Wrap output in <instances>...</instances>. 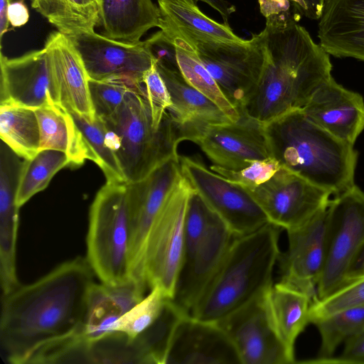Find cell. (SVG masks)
<instances>
[{
    "label": "cell",
    "instance_id": "cell-35",
    "mask_svg": "<svg viewBox=\"0 0 364 364\" xmlns=\"http://www.w3.org/2000/svg\"><path fill=\"white\" fill-rule=\"evenodd\" d=\"M87 142L97 158V165L103 171L107 182L126 183L117 159L108 146L103 122L95 120L75 112L68 111Z\"/></svg>",
    "mask_w": 364,
    "mask_h": 364
},
{
    "label": "cell",
    "instance_id": "cell-7",
    "mask_svg": "<svg viewBox=\"0 0 364 364\" xmlns=\"http://www.w3.org/2000/svg\"><path fill=\"white\" fill-rule=\"evenodd\" d=\"M193 188L183 173L167 196L149 232L144 255V274L149 289L159 287L174 295L184 255L185 217Z\"/></svg>",
    "mask_w": 364,
    "mask_h": 364
},
{
    "label": "cell",
    "instance_id": "cell-27",
    "mask_svg": "<svg viewBox=\"0 0 364 364\" xmlns=\"http://www.w3.org/2000/svg\"><path fill=\"white\" fill-rule=\"evenodd\" d=\"M41 134L40 150L55 149L65 153L70 166H80L85 160L97 164V158L70 112L57 105L35 109Z\"/></svg>",
    "mask_w": 364,
    "mask_h": 364
},
{
    "label": "cell",
    "instance_id": "cell-33",
    "mask_svg": "<svg viewBox=\"0 0 364 364\" xmlns=\"http://www.w3.org/2000/svg\"><path fill=\"white\" fill-rule=\"evenodd\" d=\"M313 323L321 336L318 358L311 362L321 363L333 356L339 345L364 329V304L348 307Z\"/></svg>",
    "mask_w": 364,
    "mask_h": 364
},
{
    "label": "cell",
    "instance_id": "cell-47",
    "mask_svg": "<svg viewBox=\"0 0 364 364\" xmlns=\"http://www.w3.org/2000/svg\"><path fill=\"white\" fill-rule=\"evenodd\" d=\"M194 2L196 4L198 1H203L206 4H208L209 6L213 7L214 9H215L217 11H218L220 15L222 16L225 23L228 25V18L229 15L235 11V8L232 6H230L228 4L227 2H225L223 0H188Z\"/></svg>",
    "mask_w": 364,
    "mask_h": 364
},
{
    "label": "cell",
    "instance_id": "cell-12",
    "mask_svg": "<svg viewBox=\"0 0 364 364\" xmlns=\"http://www.w3.org/2000/svg\"><path fill=\"white\" fill-rule=\"evenodd\" d=\"M248 191L269 222L286 231L303 225L326 208L332 195L282 167L268 181Z\"/></svg>",
    "mask_w": 364,
    "mask_h": 364
},
{
    "label": "cell",
    "instance_id": "cell-38",
    "mask_svg": "<svg viewBox=\"0 0 364 364\" xmlns=\"http://www.w3.org/2000/svg\"><path fill=\"white\" fill-rule=\"evenodd\" d=\"M213 213V210L193 190L185 217L183 259L191 255L203 240Z\"/></svg>",
    "mask_w": 364,
    "mask_h": 364
},
{
    "label": "cell",
    "instance_id": "cell-25",
    "mask_svg": "<svg viewBox=\"0 0 364 364\" xmlns=\"http://www.w3.org/2000/svg\"><path fill=\"white\" fill-rule=\"evenodd\" d=\"M103 35L127 43H138L151 28L161 27L159 6L151 0H98Z\"/></svg>",
    "mask_w": 364,
    "mask_h": 364
},
{
    "label": "cell",
    "instance_id": "cell-24",
    "mask_svg": "<svg viewBox=\"0 0 364 364\" xmlns=\"http://www.w3.org/2000/svg\"><path fill=\"white\" fill-rule=\"evenodd\" d=\"M318 37L329 55L364 62V0H325Z\"/></svg>",
    "mask_w": 364,
    "mask_h": 364
},
{
    "label": "cell",
    "instance_id": "cell-36",
    "mask_svg": "<svg viewBox=\"0 0 364 364\" xmlns=\"http://www.w3.org/2000/svg\"><path fill=\"white\" fill-rule=\"evenodd\" d=\"M167 299L159 287H153L118 321L114 333L124 334L129 341L134 340L157 319Z\"/></svg>",
    "mask_w": 364,
    "mask_h": 364
},
{
    "label": "cell",
    "instance_id": "cell-16",
    "mask_svg": "<svg viewBox=\"0 0 364 364\" xmlns=\"http://www.w3.org/2000/svg\"><path fill=\"white\" fill-rule=\"evenodd\" d=\"M192 142L212 165L227 169L239 170L272 156L264 124L243 112L236 122L208 125Z\"/></svg>",
    "mask_w": 364,
    "mask_h": 364
},
{
    "label": "cell",
    "instance_id": "cell-41",
    "mask_svg": "<svg viewBox=\"0 0 364 364\" xmlns=\"http://www.w3.org/2000/svg\"><path fill=\"white\" fill-rule=\"evenodd\" d=\"M142 85L150 106L153 126L155 129H159L172 102L168 88L155 62L145 73Z\"/></svg>",
    "mask_w": 364,
    "mask_h": 364
},
{
    "label": "cell",
    "instance_id": "cell-14",
    "mask_svg": "<svg viewBox=\"0 0 364 364\" xmlns=\"http://www.w3.org/2000/svg\"><path fill=\"white\" fill-rule=\"evenodd\" d=\"M287 232L288 247L278 260L279 282L307 294L314 301L326 259L327 208Z\"/></svg>",
    "mask_w": 364,
    "mask_h": 364
},
{
    "label": "cell",
    "instance_id": "cell-22",
    "mask_svg": "<svg viewBox=\"0 0 364 364\" xmlns=\"http://www.w3.org/2000/svg\"><path fill=\"white\" fill-rule=\"evenodd\" d=\"M43 48L61 105L68 111L95 120L89 90V76L81 58L68 36L59 31H53L47 37Z\"/></svg>",
    "mask_w": 364,
    "mask_h": 364
},
{
    "label": "cell",
    "instance_id": "cell-34",
    "mask_svg": "<svg viewBox=\"0 0 364 364\" xmlns=\"http://www.w3.org/2000/svg\"><path fill=\"white\" fill-rule=\"evenodd\" d=\"M67 166H70L68 155L55 149H42L32 159H25L16 196L18 208L45 189L54 175Z\"/></svg>",
    "mask_w": 364,
    "mask_h": 364
},
{
    "label": "cell",
    "instance_id": "cell-3",
    "mask_svg": "<svg viewBox=\"0 0 364 364\" xmlns=\"http://www.w3.org/2000/svg\"><path fill=\"white\" fill-rule=\"evenodd\" d=\"M271 155L284 168L337 196L353 187L358 153L301 109L264 124Z\"/></svg>",
    "mask_w": 364,
    "mask_h": 364
},
{
    "label": "cell",
    "instance_id": "cell-17",
    "mask_svg": "<svg viewBox=\"0 0 364 364\" xmlns=\"http://www.w3.org/2000/svg\"><path fill=\"white\" fill-rule=\"evenodd\" d=\"M0 67V105L62 106L44 48L14 58L1 52Z\"/></svg>",
    "mask_w": 364,
    "mask_h": 364
},
{
    "label": "cell",
    "instance_id": "cell-30",
    "mask_svg": "<svg viewBox=\"0 0 364 364\" xmlns=\"http://www.w3.org/2000/svg\"><path fill=\"white\" fill-rule=\"evenodd\" d=\"M32 8L65 36L100 25L98 0H31Z\"/></svg>",
    "mask_w": 364,
    "mask_h": 364
},
{
    "label": "cell",
    "instance_id": "cell-5",
    "mask_svg": "<svg viewBox=\"0 0 364 364\" xmlns=\"http://www.w3.org/2000/svg\"><path fill=\"white\" fill-rule=\"evenodd\" d=\"M100 120L126 183L139 181L166 161L179 158L176 127L168 111L160 127H154L142 83L126 93L112 115Z\"/></svg>",
    "mask_w": 364,
    "mask_h": 364
},
{
    "label": "cell",
    "instance_id": "cell-23",
    "mask_svg": "<svg viewBox=\"0 0 364 364\" xmlns=\"http://www.w3.org/2000/svg\"><path fill=\"white\" fill-rule=\"evenodd\" d=\"M156 67L170 94L172 104L167 111L181 142L192 141L208 125L232 122L213 101L190 85L180 71Z\"/></svg>",
    "mask_w": 364,
    "mask_h": 364
},
{
    "label": "cell",
    "instance_id": "cell-8",
    "mask_svg": "<svg viewBox=\"0 0 364 364\" xmlns=\"http://www.w3.org/2000/svg\"><path fill=\"white\" fill-rule=\"evenodd\" d=\"M364 245V193L355 184L327 207V254L316 299L337 291Z\"/></svg>",
    "mask_w": 364,
    "mask_h": 364
},
{
    "label": "cell",
    "instance_id": "cell-10",
    "mask_svg": "<svg viewBox=\"0 0 364 364\" xmlns=\"http://www.w3.org/2000/svg\"><path fill=\"white\" fill-rule=\"evenodd\" d=\"M179 163L193 190L235 237L254 232L269 223L247 190L213 171L196 156H179Z\"/></svg>",
    "mask_w": 364,
    "mask_h": 364
},
{
    "label": "cell",
    "instance_id": "cell-1",
    "mask_svg": "<svg viewBox=\"0 0 364 364\" xmlns=\"http://www.w3.org/2000/svg\"><path fill=\"white\" fill-rule=\"evenodd\" d=\"M93 277L87 259L77 257L2 295L0 346L6 360L27 364L37 351L77 333Z\"/></svg>",
    "mask_w": 364,
    "mask_h": 364
},
{
    "label": "cell",
    "instance_id": "cell-13",
    "mask_svg": "<svg viewBox=\"0 0 364 364\" xmlns=\"http://www.w3.org/2000/svg\"><path fill=\"white\" fill-rule=\"evenodd\" d=\"M79 54L90 79L122 80L136 87L154 60L144 41L127 43L93 31L67 36Z\"/></svg>",
    "mask_w": 364,
    "mask_h": 364
},
{
    "label": "cell",
    "instance_id": "cell-32",
    "mask_svg": "<svg viewBox=\"0 0 364 364\" xmlns=\"http://www.w3.org/2000/svg\"><path fill=\"white\" fill-rule=\"evenodd\" d=\"M0 136L16 154L28 160L39 151L41 134L35 109L0 105Z\"/></svg>",
    "mask_w": 364,
    "mask_h": 364
},
{
    "label": "cell",
    "instance_id": "cell-29",
    "mask_svg": "<svg viewBox=\"0 0 364 364\" xmlns=\"http://www.w3.org/2000/svg\"><path fill=\"white\" fill-rule=\"evenodd\" d=\"M168 299L157 319L142 333L128 341L134 363L166 364L176 327L186 315Z\"/></svg>",
    "mask_w": 364,
    "mask_h": 364
},
{
    "label": "cell",
    "instance_id": "cell-31",
    "mask_svg": "<svg viewBox=\"0 0 364 364\" xmlns=\"http://www.w3.org/2000/svg\"><path fill=\"white\" fill-rule=\"evenodd\" d=\"M164 31L173 38L179 70L186 81L213 101L230 121H237L240 117V112L223 94L194 48L177 33L169 31Z\"/></svg>",
    "mask_w": 364,
    "mask_h": 364
},
{
    "label": "cell",
    "instance_id": "cell-43",
    "mask_svg": "<svg viewBox=\"0 0 364 364\" xmlns=\"http://www.w3.org/2000/svg\"><path fill=\"white\" fill-rule=\"evenodd\" d=\"M144 42L156 65L169 70L180 71L176 46L171 34L160 30Z\"/></svg>",
    "mask_w": 364,
    "mask_h": 364
},
{
    "label": "cell",
    "instance_id": "cell-19",
    "mask_svg": "<svg viewBox=\"0 0 364 364\" xmlns=\"http://www.w3.org/2000/svg\"><path fill=\"white\" fill-rule=\"evenodd\" d=\"M301 110L315 124L352 145L364 129L363 97L332 77L314 92Z\"/></svg>",
    "mask_w": 364,
    "mask_h": 364
},
{
    "label": "cell",
    "instance_id": "cell-20",
    "mask_svg": "<svg viewBox=\"0 0 364 364\" xmlns=\"http://www.w3.org/2000/svg\"><path fill=\"white\" fill-rule=\"evenodd\" d=\"M166 364H241V361L218 323L186 314L175 331Z\"/></svg>",
    "mask_w": 364,
    "mask_h": 364
},
{
    "label": "cell",
    "instance_id": "cell-44",
    "mask_svg": "<svg viewBox=\"0 0 364 364\" xmlns=\"http://www.w3.org/2000/svg\"><path fill=\"white\" fill-rule=\"evenodd\" d=\"M321 363H364V329L345 342L342 353L331 357Z\"/></svg>",
    "mask_w": 364,
    "mask_h": 364
},
{
    "label": "cell",
    "instance_id": "cell-28",
    "mask_svg": "<svg viewBox=\"0 0 364 364\" xmlns=\"http://www.w3.org/2000/svg\"><path fill=\"white\" fill-rule=\"evenodd\" d=\"M162 21L161 30L177 33L188 41L242 42L229 25L205 16L188 0H158Z\"/></svg>",
    "mask_w": 364,
    "mask_h": 364
},
{
    "label": "cell",
    "instance_id": "cell-2",
    "mask_svg": "<svg viewBox=\"0 0 364 364\" xmlns=\"http://www.w3.org/2000/svg\"><path fill=\"white\" fill-rule=\"evenodd\" d=\"M265 62L258 83L240 111L262 123L301 109L331 76L329 54L297 22L266 24Z\"/></svg>",
    "mask_w": 364,
    "mask_h": 364
},
{
    "label": "cell",
    "instance_id": "cell-39",
    "mask_svg": "<svg viewBox=\"0 0 364 364\" xmlns=\"http://www.w3.org/2000/svg\"><path fill=\"white\" fill-rule=\"evenodd\" d=\"M282 166L272 156L252 161L239 170H231L211 165L210 168L228 181L247 191H252L272 178Z\"/></svg>",
    "mask_w": 364,
    "mask_h": 364
},
{
    "label": "cell",
    "instance_id": "cell-42",
    "mask_svg": "<svg viewBox=\"0 0 364 364\" xmlns=\"http://www.w3.org/2000/svg\"><path fill=\"white\" fill-rule=\"evenodd\" d=\"M262 14L266 18V24L282 25L298 22L305 15L306 7L303 0H258Z\"/></svg>",
    "mask_w": 364,
    "mask_h": 364
},
{
    "label": "cell",
    "instance_id": "cell-6",
    "mask_svg": "<svg viewBox=\"0 0 364 364\" xmlns=\"http://www.w3.org/2000/svg\"><path fill=\"white\" fill-rule=\"evenodd\" d=\"M87 260L102 283L119 285L131 280L130 225L125 183L107 182L90 210Z\"/></svg>",
    "mask_w": 364,
    "mask_h": 364
},
{
    "label": "cell",
    "instance_id": "cell-18",
    "mask_svg": "<svg viewBox=\"0 0 364 364\" xmlns=\"http://www.w3.org/2000/svg\"><path fill=\"white\" fill-rule=\"evenodd\" d=\"M235 237L226 224L213 212L203 240L183 259L171 299L186 314H190L205 292Z\"/></svg>",
    "mask_w": 364,
    "mask_h": 364
},
{
    "label": "cell",
    "instance_id": "cell-40",
    "mask_svg": "<svg viewBox=\"0 0 364 364\" xmlns=\"http://www.w3.org/2000/svg\"><path fill=\"white\" fill-rule=\"evenodd\" d=\"M364 304V277L333 292L323 299L314 300L311 306V323L342 309Z\"/></svg>",
    "mask_w": 364,
    "mask_h": 364
},
{
    "label": "cell",
    "instance_id": "cell-15",
    "mask_svg": "<svg viewBox=\"0 0 364 364\" xmlns=\"http://www.w3.org/2000/svg\"><path fill=\"white\" fill-rule=\"evenodd\" d=\"M217 323L232 341L241 364L296 363L295 354L284 346L270 323L264 294Z\"/></svg>",
    "mask_w": 364,
    "mask_h": 364
},
{
    "label": "cell",
    "instance_id": "cell-48",
    "mask_svg": "<svg viewBox=\"0 0 364 364\" xmlns=\"http://www.w3.org/2000/svg\"><path fill=\"white\" fill-rule=\"evenodd\" d=\"M306 11L304 16L314 20H318L323 10L325 0H303Z\"/></svg>",
    "mask_w": 364,
    "mask_h": 364
},
{
    "label": "cell",
    "instance_id": "cell-11",
    "mask_svg": "<svg viewBox=\"0 0 364 364\" xmlns=\"http://www.w3.org/2000/svg\"><path fill=\"white\" fill-rule=\"evenodd\" d=\"M181 174L179 158H172L144 178L125 183L130 225V277L146 287L144 255L147 236L159 210Z\"/></svg>",
    "mask_w": 364,
    "mask_h": 364
},
{
    "label": "cell",
    "instance_id": "cell-4",
    "mask_svg": "<svg viewBox=\"0 0 364 364\" xmlns=\"http://www.w3.org/2000/svg\"><path fill=\"white\" fill-rule=\"evenodd\" d=\"M281 228L267 223L235 237L217 273L189 315L218 322L255 299L273 284L281 252Z\"/></svg>",
    "mask_w": 364,
    "mask_h": 364
},
{
    "label": "cell",
    "instance_id": "cell-46",
    "mask_svg": "<svg viewBox=\"0 0 364 364\" xmlns=\"http://www.w3.org/2000/svg\"><path fill=\"white\" fill-rule=\"evenodd\" d=\"M364 277V245L348 270L340 288ZM339 288V289H340Z\"/></svg>",
    "mask_w": 364,
    "mask_h": 364
},
{
    "label": "cell",
    "instance_id": "cell-26",
    "mask_svg": "<svg viewBox=\"0 0 364 364\" xmlns=\"http://www.w3.org/2000/svg\"><path fill=\"white\" fill-rule=\"evenodd\" d=\"M313 300L306 294L280 282L264 294V304L270 323L282 343L294 354L297 338L310 320Z\"/></svg>",
    "mask_w": 364,
    "mask_h": 364
},
{
    "label": "cell",
    "instance_id": "cell-49",
    "mask_svg": "<svg viewBox=\"0 0 364 364\" xmlns=\"http://www.w3.org/2000/svg\"><path fill=\"white\" fill-rule=\"evenodd\" d=\"M10 4V0H0V38L1 41L4 34L9 28L8 9Z\"/></svg>",
    "mask_w": 364,
    "mask_h": 364
},
{
    "label": "cell",
    "instance_id": "cell-21",
    "mask_svg": "<svg viewBox=\"0 0 364 364\" xmlns=\"http://www.w3.org/2000/svg\"><path fill=\"white\" fill-rule=\"evenodd\" d=\"M146 289L134 279L119 285H91L80 330L87 352L92 344L114 333L118 321L144 297Z\"/></svg>",
    "mask_w": 364,
    "mask_h": 364
},
{
    "label": "cell",
    "instance_id": "cell-45",
    "mask_svg": "<svg viewBox=\"0 0 364 364\" xmlns=\"http://www.w3.org/2000/svg\"><path fill=\"white\" fill-rule=\"evenodd\" d=\"M9 23L14 27L25 25L29 20V11L23 0L10 3L8 9Z\"/></svg>",
    "mask_w": 364,
    "mask_h": 364
},
{
    "label": "cell",
    "instance_id": "cell-37",
    "mask_svg": "<svg viewBox=\"0 0 364 364\" xmlns=\"http://www.w3.org/2000/svg\"><path fill=\"white\" fill-rule=\"evenodd\" d=\"M91 103L96 118L112 115L122 104L126 93L135 86L122 80H94L89 78Z\"/></svg>",
    "mask_w": 364,
    "mask_h": 364
},
{
    "label": "cell",
    "instance_id": "cell-9",
    "mask_svg": "<svg viewBox=\"0 0 364 364\" xmlns=\"http://www.w3.org/2000/svg\"><path fill=\"white\" fill-rule=\"evenodd\" d=\"M188 42L223 94L240 112L255 90L264 65L262 31L242 42Z\"/></svg>",
    "mask_w": 364,
    "mask_h": 364
}]
</instances>
